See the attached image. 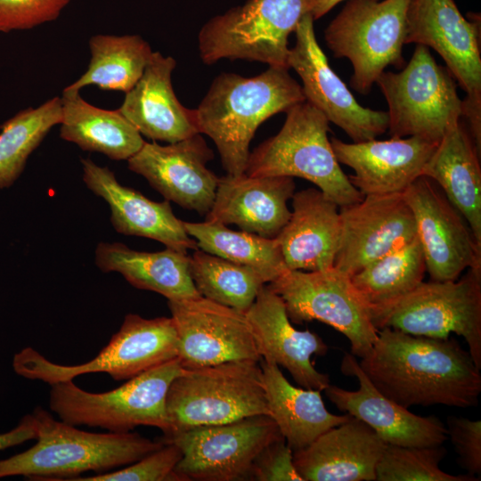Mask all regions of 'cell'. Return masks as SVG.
<instances>
[{
    "label": "cell",
    "mask_w": 481,
    "mask_h": 481,
    "mask_svg": "<svg viewBox=\"0 0 481 481\" xmlns=\"http://www.w3.org/2000/svg\"><path fill=\"white\" fill-rule=\"evenodd\" d=\"M358 363L381 394L405 408L436 404L468 408L478 403L480 369L454 338L383 328Z\"/></svg>",
    "instance_id": "1"
},
{
    "label": "cell",
    "mask_w": 481,
    "mask_h": 481,
    "mask_svg": "<svg viewBox=\"0 0 481 481\" xmlns=\"http://www.w3.org/2000/svg\"><path fill=\"white\" fill-rule=\"evenodd\" d=\"M304 101L302 86L289 69L269 67L251 77L221 73L194 109L196 125L215 143L227 174L240 175L245 173L257 127Z\"/></svg>",
    "instance_id": "2"
},
{
    "label": "cell",
    "mask_w": 481,
    "mask_h": 481,
    "mask_svg": "<svg viewBox=\"0 0 481 481\" xmlns=\"http://www.w3.org/2000/svg\"><path fill=\"white\" fill-rule=\"evenodd\" d=\"M37 443L27 451L0 460V478L68 481L87 471L103 473L129 465L163 446L138 433L81 430L37 407L31 413Z\"/></svg>",
    "instance_id": "3"
},
{
    "label": "cell",
    "mask_w": 481,
    "mask_h": 481,
    "mask_svg": "<svg viewBox=\"0 0 481 481\" xmlns=\"http://www.w3.org/2000/svg\"><path fill=\"white\" fill-rule=\"evenodd\" d=\"M285 113L281 130L249 153L245 173L304 178L339 208L362 200L363 195L350 183L334 154L326 117L306 101Z\"/></svg>",
    "instance_id": "4"
},
{
    "label": "cell",
    "mask_w": 481,
    "mask_h": 481,
    "mask_svg": "<svg viewBox=\"0 0 481 481\" xmlns=\"http://www.w3.org/2000/svg\"><path fill=\"white\" fill-rule=\"evenodd\" d=\"M184 368L175 357L102 393L87 392L72 379L51 385L49 405L61 420L74 426L129 432L137 426L170 433L166 399L172 381Z\"/></svg>",
    "instance_id": "5"
},
{
    "label": "cell",
    "mask_w": 481,
    "mask_h": 481,
    "mask_svg": "<svg viewBox=\"0 0 481 481\" xmlns=\"http://www.w3.org/2000/svg\"><path fill=\"white\" fill-rule=\"evenodd\" d=\"M258 361H230L184 369L166 399L170 433L269 415ZM164 435V436H168Z\"/></svg>",
    "instance_id": "6"
},
{
    "label": "cell",
    "mask_w": 481,
    "mask_h": 481,
    "mask_svg": "<svg viewBox=\"0 0 481 481\" xmlns=\"http://www.w3.org/2000/svg\"><path fill=\"white\" fill-rule=\"evenodd\" d=\"M315 5L316 0H247L203 25L198 35L200 59L208 65L240 59L289 69V36Z\"/></svg>",
    "instance_id": "7"
},
{
    "label": "cell",
    "mask_w": 481,
    "mask_h": 481,
    "mask_svg": "<svg viewBox=\"0 0 481 481\" xmlns=\"http://www.w3.org/2000/svg\"><path fill=\"white\" fill-rule=\"evenodd\" d=\"M375 84L387 102L391 138L420 136L439 143L462 118L455 79L436 62L427 46L416 45L401 71H383Z\"/></svg>",
    "instance_id": "8"
},
{
    "label": "cell",
    "mask_w": 481,
    "mask_h": 481,
    "mask_svg": "<svg viewBox=\"0 0 481 481\" xmlns=\"http://www.w3.org/2000/svg\"><path fill=\"white\" fill-rule=\"evenodd\" d=\"M177 355L178 338L172 317L146 319L128 314L119 330L89 362L58 364L27 347L15 355L12 366L19 375L49 385L96 372H105L115 380H123L170 361Z\"/></svg>",
    "instance_id": "9"
},
{
    "label": "cell",
    "mask_w": 481,
    "mask_h": 481,
    "mask_svg": "<svg viewBox=\"0 0 481 481\" xmlns=\"http://www.w3.org/2000/svg\"><path fill=\"white\" fill-rule=\"evenodd\" d=\"M409 2L347 0L326 28V45L334 57L350 61V86L359 94H368L387 66H405L403 45Z\"/></svg>",
    "instance_id": "10"
},
{
    "label": "cell",
    "mask_w": 481,
    "mask_h": 481,
    "mask_svg": "<svg viewBox=\"0 0 481 481\" xmlns=\"http://www.w3.org/2000/svg\"><path fill=\"white\" fill-rule=\"evenodd\" d=\"M379 330L391 328L414 336L464 338L481 370V268L454 281H422L384 313L371 319Z\"/></svg>",
    "instance_id": "11"
},
{
    "label": "cell",
    "mask_w": 481,
    "mask_h": 481,
    "mask_svg": "<svg viewBox=\"0 0 481 481\" xmlns=\"http://www.w3.org/2000/svg\"><path fill=\"white\" fill-rule=\"evenodd\" d=\"M467 20L453 0H410L405 44L433 48L466 92L463 115L478 150L481 149L480 18Z\"/></svg>",
    "instance_id": "12"
},
{
    "label": "cell",
    "mask_w": 481,
    "mask_h": 481,
    "mask_svg": "<svg viewBox=\"0 0 481 481\" xmlns=\"http://www.w3.org/2000/svg\"><path fill=\"white\" fill-rule=\"evenodd\" d=\"M282 437L273 420L260 414L192 428L160 440L175 444L182 452L175 469L180 481H240L250 479L257 456Z\"/></svg>",
    "instance_id": "13"
},
{
    "label": "cell",
    "mask_w": 481,
    "mask_h": 481,
    "mask_svg": "<svg viewBox=\"0 0 481 481\" xmlns=\"http://www.w3.org/2000/svg\"><path fill=\"white\" fill-rule=\"evenodd\" d=\"M268 285L284 302L291 322L316 320L331 326L346 337L355 356L363 357L378 338V330L350 277L334 266L287 270Z\"/></svg>",
    "instance_id": "14"
},
{
    "label": "cell",
    "mask_w": 481,
    "mask_h": 481,
    "mask_svg": "<svg viewBox=\"0 0 481 481\" xmlns=\"http://www.w3.org/2000/svg\"><path fill=\"white\" fill-rule=\"evenodd\" d=\"M314 20L311 13L301 19L295 30V45L289 48L288 57L289 68L302 80L306 101L341 128L353 143L376 139L387 131V112L358 103L318 45Z\"/></svg>",
    "instance_id": "15"
},
{
    "label": "cell",
    "mask_w": 481,
    "mask_h": 481,
    "mask_svg": "<svg viewBox=\"0 0 481 481\" xmlns=\"http://www.w3.org/2000/svg\"><path fill=\"white\" fill-rule=\"evenodd\" d=\"M403 194L414 216L431 281H454L469 268H481V246L434 181L420 175Z\"/></svg>",
    "instance_id": "16"
},
{
    "label": "cell",
    "mask_w": 481,
    "mask_h": 481,
    "mask_svg": "<svg viewBox=\"0 0 481 481\" xmlns=\"http://www.w3.org/2000/svg\"><path fill=\"white\" fill-rule=\"evenodd\" d=\"M184 369L261 359L245 313L204 297L168 300Z\"/></svg>",
    "instance_id": "17"
},
{
    "label": "cell",
    "mask_w": 481,
    "mask_h": 481,
    "mask_svg": "<svg viewBox=\"0 0 481 481\" xmlns=\"http://www.w3.org/2000/svg\"><path fill=\"white\" fill-rule=\"evenodd\" d=\"M213 157L204 138L195 134L167 145L144 142L127 164L131 171L143 176L167 200L207 215L219 180L207 167Z\"/></svg>",
    "instance_id": "18"
},
{
    "label": "cell",
    "mask_w": 481,
    "mask_h": 481,
    "mask_svg": "<svg viewBox=\"0 0 481 481\" xmlns=\"http://www.w3.org/2000/svg\"><path fill=\"white\" fill-rule=\"evenodd\" d=\"M341 231L334 267L349 277L416 236L413 214L403 193L366 195L340 207Z\"/></svg>",
    "instance_id": "19"
},
{
    "label": "cell",
    "mask_w": 481,
    "mask_h": 481,
    "mask_svg": "<svg viewBox=\"0 0 481 481\" xmlns=\"http://www.w3.org/2000/svg\"><path fill=\"white\" fill-rule=\"evenodd\" d=\"M341 372L355 377L359 388L346 390L329 385L323 391L341 412L370 426L387 444L429 446L443 444L447 438L444 424L436 416L422 417L381 394L371 382L353 355L346 354Z\"/></svg>",
    "instance_id": "20"
},
{
    "label": "cell",
    "mask_w": 481,
    "mask_h": 481,
    "mask_svg": "<svg viewBox=\"0 0 481 481\" xmlns=\"http://www.w3.org/2000/svg\"><path fill=\"white\" fill-rule=\"evenodd\" d=\"M260 357L285 368L301 387L323 391L330 377L318 371L311 357L323 356L328 346L316 333L295 329L284 302L269 285H263L245 312Z\"/></svg>",
    "instance_id": "21"
},
{
    "label": "cell",
    "mask_w": 481,
    "mask_h": 481,
    "mask_svg": "<svg viewBox=\"0 0 481 481\" xmlns=\"http://www.w3.org/2000/svg\"><path fill=\"white\" fill-rule=\"evenodd\" d=\"M330 143L338 163L354 170L348 179L363 196L404 193L438 144L420 136L349 143L332 137Z\"/></svg>",
    "instance_id": "22"
},
{
    "label": "cell",
    "mask_w": 481,
    "mask_h": 481,
    "mask_svg": "<svg viewBox=\"0 0 481 481\" xmlns=\"http://www.w3.org/2000/svg\"><path fill=\"white\" fill-rule=\"evenodd\" d=\"M81 164L84 183L108 203L110 222L118 232L152 239L184 253L199 249L187 233L183 221L173 213L168 200L156 202L122 185L110 169L91 159H82Z\"/></svg>",
    "instance_id": "23"
},
{
    "label": "cell",
    "mask_w": 481,
    "mask_h": 481,
    "mask_svg": "<svg viewBox=\"0 0 481 481\" xmlns=\"http://www.w3.org/2000/svg\"><path fill=\"white\" fill-rule=\"evenodd\" d=\"M293 177L252 176L246 173L219 177L206 220L275 239L288 223L287 203L295 192Z\"/></svg>",
    "instance_id": "24"
},
{
    "label": "cell",
    "mask_w": 481,
    "mask_h": 481,
    "mask_svg": "<svg viewBox=\"0 0 481 481\" xmlns=\"http://www.w3.org/2000/svg\"><path fill=\"white\" fill-rule=\"evenodd\" d=\"M386 445L370 426L351 416L293 452V462L303 481H373Z\"/></svg>",
    "instance_id": "25"
},
{
    "label": "cell",
    "mask_w": 481,
    "mask_h": 481,
    "mask_svg": "<svg viewBox=\"0 0 481 481\" xmlns=\"http://www.w3.org/2000/svg\"><path fill=\"white\" fill-rule=\"evenodd\" d=\"M175 66L173 57L153 52L118 108L141 135L152 141L172 143L200 134L194 109L184 107L174 92L171 77Z\"/></svg>",
    "instance_id": "26"
},
{
    "label": "cell",
    "mask_w": 481,
    "mask_h": 481,
    "mask_svg": "<svg viewBox=\"0 0 481 481\" xmlns=\"http://www.w3.org/2000/svg\"><path fill=\"white\" fill-rule=\"evenodd\" d=\"M291 199L290 217L276 237L287 269L333 267L340 240L339 207L315 188L295 192Z\"/></svg>",
    "instance_id": "27"
},
{
    "label": "cell",
    "mask_w": 481,
    "mask_h": 481,
    "mask_svg": "<svg viewBox=\"0 0 481 481\" xmlns=\"http://www.w3.org/2000/svg\"><path fill=\"white\" fill-rule=\"evenodd\" d=\"M466 123L451 126L426 163L422 175L434 181L466 220L481 246V167Z\"/></svg>",
    "instance_id": "28"
},
{
    "label": "cell",
    "mask_w": 481,
    "mask_h": 481,
    "mask_svg": "<svg viewBox=\"0 0 481 481\" xmlns=\"http://www.w3.org/2000/svg\"><path fill=\"white\" fill-rule=\"evenodd\" d=\"M260 366L269 416L292 452L306 447L320 435L351 417L347 413L330 412L322 391L291 385L277 364L262 359Z\"/></svg>",
    "instance_id": "29"
},
{
    "label": "cell",
    "mask_w": 481,
    "mask_h": 481,
    "mask_svg": "<svg viewBox=\"0 0 481 481\" xmlns=\"http://www.w3.org/2000/svg\"><path fill=\"white\" fill-rule=\"evenodd\" d=\"M95 264L102 272H118L134 287L157 292L167 300L200 297L190 273V256L170 248L143 252L114 242H101Z\"/></svg>",
    "instance_id": "30"
},
{
    "label": "cell",
    "mask_w": 481,
    "mask_h": 481,
    "mask_svg": "<svg viewBox=\"0 0 481 481\" xmlns=\"http://www.w3.org/2000/svg\"><path fill=\"white\" fill-rule=\"evenodd\" d=\"M79 92L69 87L62 91L61 138L114 160L129 159L145 142L142 135L118 109L95 107Z\"/></svg>",
    "instance_id": "31"
},
{
    "label": "cell",
    "mask_w": 481,
    "mask_h": 481,
    "mask_svg": "<svg viewBox=\"0 0 481 481\" xmlns=\"http://www.w3.org/2000/svg\"><path fill=\"white\" fill-rule=\"evenodd\" d=\"M425 273L424 255L416 236L364 266L350 281L371 320L419 286Z\"/></svg>",
    "instance_id": "32"
},
{
    "label": "cell",
    "mask_w": 481,
    "mask_h": 481,
    "mask_svg": "<svg viewBox=\"0 0 481 481\" xmlns=\"http://www.w3.org/2000/svg\"><path fill=\"white\" fill-rule=\"evenodd\" d=\"M91 59L86 72L67 87L97 86L102 90L128 92L143 75L152 50L139 35H94L88 41Z\"/></svg>",
    "instance_id": "33"
},
{
    "label": "cell",
    "mask_w": 481,
    "mask_h": 481,
    "mask_svg": "<svg viewBox=\"0 0 481 481\" xmlns=\"http://www.w3.org/2000/svg\"><path fill=\"white\" fill-rule=\"evenodd\" d=\"M187 233L198 248L259 273L270 283L287 271L277 239H269L245 231H233L219 222L183 221Z\"/></svg>",
    "instance_id": "34"
},
{
    "label": "cell",
    "mask_w": 481,
    "mask_h": 481,
    "mask_svg": "<svg viewBox=\"0 0 481 481\" xmlns=\"http://www.w3.org/2000/svg\"><path fill=\"white\" fill-rule=\"evenodd\" d=\"M190 273L201 297L242 313L266 283L254 270L199 249L190 257Z\"/></svg>",
    "instance_id": "35"
},
{
    "label": "cell",
    "mask_w": 481,
    "mask_h": 481,
    "mask_svg": "<svg viewBox=\"0 0 481 481\" xmlns=\"http://www.w3.org/2000/svg\"><path fill=\"white\" fill-rule=\"evenodd\" d=\"M61 120V101L56 96L37 108L19 111L0 126V188L14 183L29 155Z\"/></svg>",
    "instance_id": "36"
},
{
    "label": "cell",
    "mask_w": 481,
    "mask_h": 481,
    "mask_svg": "<svg viewBox=\"0 0 481 481\" xmlns=\"http://www.w3.org/2000/svg\"><path fill=\"white\" fill-rule=\"evenodd\" d=\"M447 451L443 444L404 446L387 444L375 468L377 481H477L469 474L452 475L439 468Z\"/></svg>",
    "instance_id": "37"
},
{
    "label": "cell",
    "mask_w": 481,
    "mask_h": 481,
    "mask_svg": "<svg viewBox=\"0 0 481 481\" xmlns=\"http://www.w3.org/2000/svg\"><path fill=\"white\" fill-rule=\"evenodd\" d=\"M182 459L180 448L173 443L143 456L125 469L98 473L89 477H77L68 481H180L175 472Z\"/></svg>",
    "instance_id": "38"
},
{
    "label": "cell",
    "mask_w": 481,
    "mask_h": 481,
    "mask_svg": "<svg viewBox=\"0 0 481 481\" xmlns=\"http://www.w3.org/2000/svg\"><path fill=\"white\" fill-rule=\"evenodd\" d=\"M70 0H0V32L30 29L55 20Z\"/></svg>",
    "instance_id": "39"
},
{
    "label": "cell",
    "mask_w": 481,
    "mask_h": 481,
    "mask_svg": "<svg viewBox=\"0 0 481 481\" xmlns=\"http://www.w3.org/2000/svg\"><path fill=\"white\" fill-rule=\"evenodd\" d=\"M447 436L458 455L459 465L467 474L479 477L481 474V421L464 417L448 416Z\"/></svg>",
    "instance_id": "40"
},
{
    "label": "cell",
    "mask_w": 481,
    "mask_h": 481,
    "mask_svg": "<svg viewBox=\"0 0 481 481\" xmlns=\"http://www.w3.org/2000/svg\"><path fill=\"white\" fill-rule=\"evenodd\" d=\"M249 480L303 481L294 466L293 452L283 437L266 445L257 456Z\"/></svg>",
    "instance_id": "41"
},
{
    "label": "cell",
    "mask_w": 481,
    "mask_h": 481,
    "mask_svg": "<svg viewBox=\"0 0 481 481\" xmlns=\"http://www.w3.org/2000/svg\"><path fill=\"white\" fill-rule=\"evenodd\" d=\"M37 434L31 414L23 417L19 425L12 430L0 434V451L36 439Z\"/></svg>",
    "instance_id": "42"
},
{
    "label": "cell",
    "mask_w": 481,
    "mask_h": 481,
    "mask_svg": "<svg viewBox=\"0 0 481 481\" xmlns=\"http://www.w3.org/2000/svg\"><path fill=\"white\" fill-rule=\"evenodd\" d=\"M342 1L345 0H316V6L312 13L314 20L322 17Z\"/></svg>",
    "instance_id": "43"
}]
</instances>
